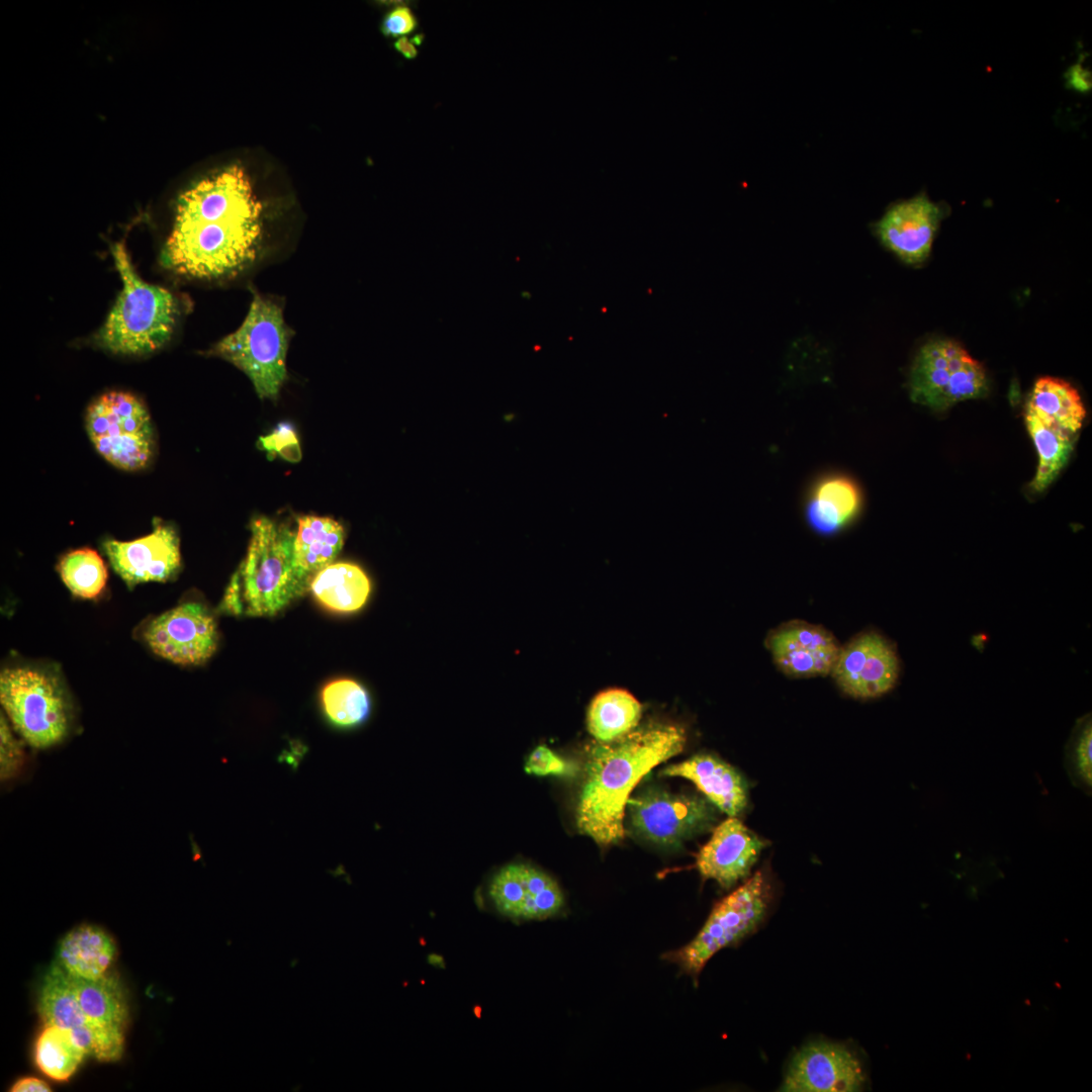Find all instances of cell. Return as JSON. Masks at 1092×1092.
I'll return each instance as SVG.
<instances>
[{
  "instance_id": "cell-1",
  "label": "cell",
  "mask_w": 1092,
  "mask_h": 1092,
  "mask_svg": "<svg viewBox=\"0 0 1092 1092\" xmlns=\"http://www.w3.org/2000/svg\"><path fill=\"white\" fill-rule=\"evenodd\" d=\"M262 244V202L244 168L234 165L180 194L161 262L192 278L230 277L258 260Z\"/></svg>"
},
{
  "instance_id": "cell-2",
  "label": "cell",
  "mask_w": 1092,
  "mask_h": 1092,
  "mask_svg": "<svg viewBox=\"0 0 1092 1092\" xmlns=\"http://www.w3.org/2000/svg\"><path fill=\"white\" fill-rule=\"evenodd\" d=\"M686 732L673 724H649L588 751L578 795V831L601 846L621 841L626 807L635 787L656 765L681 752Z\"/></svg>"
},
{
  "instance_id": "cell-3",
  "label": "cell",
  "mask_w": 1092,
  "mask_h": 1092,
  "mask_svg": "<svg viewBox=\"0 0 1092 1092\" xmlns=\"http://www.w3.org/2000/svg\"><path fill=\"white\" fill-rule=\"evenodd\" d=\"M294 538L288 526L255 518L247 556L233 575L220 608L234 615H274L309 589L295 568Z\"/></svg>"
},
{
  "instance_id": "cell-4",
  "label": "cell",
  "mask_w": 1092,
  "mask_h": 1092,
  "mask_svg": "<svg viewBox=\"0 0 1092 1092\" xmlns=\"http://www.w3.org/2000/svg\"><path fill=\"white\" fill-rule=\"evenodd\" d=\"M122 289L104 324L94 336L104 350L120 355H146L171 338L178 303L166 288L143 280L132 267L122 243L110 247Z\"/></svg>"
},
{
  "instance_id": "cell-5",
  "label": "cell",
  "mask_w": 1092,
  "mask_h": 1092,
  "mask_svg": "<svg viewBox=\"0 0 1092 1092\" xmlns=\"http://www.w3.org/2000/svg\"><path fill=\"white\" fill-rule=\"evenodd\" d=\"M0 703L24 742L48 749L74 727V707L61 677L44 667L15 665L0 673Z\"/></svg>"
},
{
  "instance_id": "cell-6",
  "label": "cell",
  "mask_w": 1092,
  "mask_h": 1092,
  "mask_svg": "<svg viewBox=\"0 0 1092 1092\" xmlns=\"http://www.w3.org/2000/svg\"><path fill=\"white\" fill-rule=\"evenodd\" d=\"M291 335L282 307L254 291L242 325L217 342L208 354L242 370L260 398L275 399L287 378L286 355Z\"/></svg>"
},
{
  "instance_id": "cell-7",
  "label": "cell",
  "mask_w": 1092,
  "mask_h": 1092,
  "mask_svg": "<svg viewBox=\"0 0 1092 1092\" xmlns=\"http://www.w3.org/2000/svg\"><path fill=\"white\" fill-rule=\"evenodd\" d=\"M1024 418L1038 455L1030 487L1041 492L1066 465L1083 427L1086 408L1071 383L1045 376L1034 382L1026 400Z\"/></svg>"
},
{
  "instance_id": "cell-8",
  "label": "cell",
  "mask_w": 1092,
  "mask_h": 1092,
  "mask_svg": "<svg viewBox=\"0 0 1092 1092\" xmlns=\"http://www.w3.org/2000/svg\"><path fill=\"white\" fill-rule=\"evenodd\" d=\"M85 425L95 450L114 467L139 471L151 463L154 427L146 404L134 394L109 391L96 397L87 407Z\"/></svg>"
},
{
  "instance_id": "cell-9",
  "label": "cell",
  "mask_w": 1092,
  "mask_h": 1092,
  "mask_svg": "<svg viewBox=\"0 0 1092 1092\" xmlns=\"http://www.w3.org/2000/svg\"><path fill=\"white\" fill-rule=\"evenodd\" d=\"M770 887L760 871L724 897L713 908L698 934L688 944L663 954L681 972L698 979L708 961L720 949L752 933L764 919Z\"/></svg>"
},
{
  "instance_id": "cell-10",
  "label": "cell",
  "mask_w": 1092,
  "mask_h": 1092,
  "mask_svg": "<svg viewBox=\"0 0 1092 1092\" xmlns=\"http://www.w3.org/2000/svg\"><path fill=\"white\" fill-rule=\"evenodd\" d=\"M989 389L983 365L952 340L928 341L912 362L910 397L932 411L944 412L958 402L983 398Z\"/></svg>"
},
{
  "instance_id": "cell-11",
  "label": "cell",
  "mask_w": 1092,
  "mask_h": 1092,
  "mask_svg": "<svg viewBox=\"0 0 1092 1092\" xmlns=\"http://www.w3.org/2000/svg\"><path fill=\"white\" fill-rule=\"evenodd\" d=\"M629 823L640 837L661 846H676L708 831L717 808L705 797L649 788L629 800Z\"/></svg>"
},
{
  "instance_id": "cell-12",
  "label": "cell",
  "mask_w": 1092,
  "mask_h": 1092,
  "mask_svg": "<svg viewBox=\"0 0 1092 1092\" xmlns=\"http://www.w3.org/2000/svg\"><path fill=\"white\" fill-rule=\"evenodd\" d=\"M151 650L177 664H201L216 650L218 633L209 610L200 603L179 605L153 619L143 632Z\"/></svg>"
},
{
  "instance_id": "cell-13",
  "label": "cell",
  "mask_w": 1092,
  "mask_h": 1092,
  "mask_svg": "<svg viewBox=\"0 0 1092 1092\" xmlns=\"http://www.w3.org/2000/svg\"><path fill=\"white\" fill-rule=\"evenodd\" d=\"M899 671V658L892 644L881 634L867 631L840 647L830 674L847 696L873 699L895 687Z\"/></svg>"
},
{
  "instance_id": "cell-14",
  "label": "cell",
  "mask_w": 1092,
  "mask_h": 1092,
  "mask_svg": "<svg viewBox=\"0 0 1092 1092\" xmlns=\"http://www.w3.org/2000/svg\"><path fill=\"white\" fill-rule=\"evenodd\" d=\"M864 1083L862 1065L851 1051L836 1042L816 1040L793 1057L780 1091L854 1092Z\"/></svg>"
},
{
  "instance_id": "cell-15",
  "label": "cell",
  "mask_w": 1092,
  "mask_h": 1092,
  "mask_svg": "<svg viewBox=\"0 0 1092 1092\" xmlns=\"http://www.w3.org/2000/svg\"><path fill=\"white\" fill-rule=\"evenodd\" d=\"M114 571L128 584L167 581L181 567L178 535L173 526L156 520L152 533L131 540L103 542Z\"/></svg>"
},
{
  "instance_id": "cell-16",
  "label": "cell",
  "mask_w": 1092,
  "mask_h": 1092,
  "mask_svg": "<svg viewBox=\"0 0 1092 1092\" xmlns=\"http://www.w3.org/2000/svg\"><path fill=\"white\" fill-rule=\"evenodd\" d=\"M488 893L498 912L517 919H545L557 914L564 896L557 882L543 871L522 862L502 868Z\"/></svg>"
},
{
  "instance_id": "cell-17",
  "label": "cell",
  "mask_w": 1092,
  "mask_h": 1092,
  "mask_svg": "<svg viewBox=\"0 0 1092 1092\" xmlns=\"http://www.w3.org/2000/svg\"><path fill=\"white\" fill-rule=\"evenodd\" d=\"M70 978L92 1034L91 1055L102 1062L118 1060L123 1052L127 1018L118 978L107 973L94 980Z\"/></svg>"
},
{
  "instance_id": "cell-18",
  "label": "cell",
  "mask_w": 1092,
  "mask_h": 1092,
  "mask_svg": "<svg viewBox=\"0 0 1092 1092\" xmlns=\"http://www.w3.org/2000/svg\"><path fill=\"white\" fill-rule=\"evenodd\" d=\"M765 645L777 666L791 677L830 674L841 647L824 627L798 620L771 630Z\"/></svg>"
},
{
  "instance_id": "cell-19",
  "label": "cell",
  "mask_w": 1092,
  "mask_h": 1092,
  "mask_svg": "<svg viewBox=\"0 0 1092 1092\" xmlns=\"http://www.w3.org/2000/svg\"><path fill=\"white\" fill-rule=\"evenodd\" d=\"M941 207L925 194L891 205L876 222L881 243L903 262L917 265L929 256L942 218Z\"/></svg>"
},
{
  "instance_id": "cell-20",
  "label": "cell",
  "mask_w": 1092,
  "mask_h": 1092,
  "mask_svg": "<svg viewBox=\"0 0 1092 1092\" xmlns=\"http://www.w3.org/2000/svg\"><path fill=\"white\" fill-rule=\"evenodd\" d=\"M766 844L737 817H728L699 850L695 866L703 879L730 889L749 876Z\"/></svg>"
},
{
  "instance_id": "cell-21",
  "label": "cell",
  "mask_w": 1092,
  "mask_h": 1092,
  "mask_svg": "<svg viewBox=\"0 0 1092 1092\" xmlns=\"http://www.w3.org/2000/svg\"><path fill=\"white\" fill-rule=\"evenodd\" d=\"M661 775L691 781L718 810L729 817H737L747 806L748 787L745 780L732 765L716 755H693L664 767Z\"/></svg>"
},
{
  "instance_id": "cell-22",
  "label": "cell",
  "mask_w": 1092,
  "mask_h": 1092,
  "mask_svg": "<svg viewBox=\"0 0 1092 1092\" xmlns=\"http://www.w3.org/2000/svg\"><path fill=\"white\" fill-rule=\"evenodd\" d=\"M862 496L856 482L843 473H827L810 486L805 503V518L817 534L839 533L859 514Z\"/></svg>"
},
{
  "instance_id": "cell-23",
  "label": "cell",
  "mask_w": 1092,
  "mask_h": 1092,
  "mask_svg": "<svg viewBox=\"0 0 1092 1092\" xmlns=\"http://www.w3.org/2000/svg\"><path fill=\"white\" fill-rule=\"evenodd\" d=\"M38 1014L44 1025L70 1030L87 1055L92 1053V1034L70 976L55 961L47 971L38 995Z\"/></svg>"
},
{
  "instance_id": "cell-24",
  "label": "cell",
  "mask_w": 1092,
  "mask_h": 1092,
  "mask_svg": "<svg viewBox=\"0 0 1092 1092\" xmlns=\"http://www.w3.org/2000/svg\"><path fill=\"white\" fill-rule=\"evenodd\" d=\"M115 951L114 941L104 930L83 924L62 938L55 961L72 977L94 980L106 974Z\"/></svg>"
},
{
  "instance_id": "cell-25",
  "label": "cell",
  "mask_w": 1092,
  "mask_h": 1092,
  "mask_svg": "<svg viewBox=\"0 0 1092 1092\" xmlns=\"http://www.w3.org/2000/svg\"><path fill=\"white\" fill-rule=\"evenodd\" d=\"M297 524L295 568L299 578L309 587L312 577L334 563L343 547L344 529L328 517L303 516L297 519Z\"/></svg>"
},
{
  "instance_id": "cell-26",
  "label": "cell",
  "mask_w": 1092,
  "mask_h": 1092,
  "mask_svg": "<svg viewBox=\"0 0 1092 1092\" xmlns=\"http://www.w3.org/2000/svg\"><path fill=\"white\" fill-rule=\"evenodd\" d=\"M315 600L325 608L337 613H353L367 602L370 579L355 563L337 562L318 571L309 584Z\"/></svg>"
},
{
  "instance_id": "cell-27",
  "label": "cell",
  "mask_w": 1092,
  "mask_h": 1092,
  "mask_svg": "<svg viewBox=\"0 0 1092 1092\" xmlns=\"http://www.w3.org/2000/svg\"><path fill=\"white\" fill-rule=\"evenodd\" d=\"M641 717V705L629 692L610 689L599 693L586 715L588 732L600 742L613 741L634 730Z\"/></svg>"
},
{
  "instance_id": "cell-28",
  "label": "cell",
  "mask_w": 1092,
  "mask_h": 1092,
  "mask_svg": "<svg viewBox=\"0 0 1092 1092\" xmlns=\"http://www.w3.org/2000/svg\"><path fill=\"white\" fill-rule=\"evenodd\" d=\"M87 1055L73 1033L58 1025H44L35 1043V1063L50 1078L66 1081Z\"/></svg>"
},
{
  "instance_id": "cell-29",
  "label": "cell",
  "mask_w": 1092,
  "mask_h": 1092,
  "mask_svg": "<svg viewBox=\"0 0 1092 1092\" xmlns=\"http://www.w3.org/2000/svg\"><path fill=\"white\" fill-rule=\"evenodd\" d=\"M321 703L329 722L338 728H353L362 724L371 708L366 689L351 678L328 682L322 690Z\"/></svg>"
},
{
  "instance_id": "cell-30",
  "label": "cell",
  "mask_w": 1092,
  "mask_h": 1092,
  "mask_svg": "<svg viewBox=\"0 0 1092 1092\" xmlns=\"http://www.w3.org/2000/svg\"><path fill=\"white\" fill-rule=\"evenodd\" d=\"M58 570L69 590L82 599L97 598L103 592L108 576L103 559L90 548L66 553L59 561Z\"/></svg>"
},
{
  "instance_id": "cell-31",
  "label": "cell",
  "mask_w": 1092,
  "mask_h": 1092,
  "mask_svg": "<svg viewBox=\"0 0 1092 1092\" xmlns=\"http://www.w3.org/2000/svg\"><path fill=\"white\" fill-rule=\"evenodd\" d=\"M1065 765L1074 786L1091 794L1092 789V721L1091 715L1081 718L1066 747Z\"/></svg>"
},
{
  "instance_id": "cell-32",
  "label": "cell",
  "mask_w": 1092,
  "mask_h": 1092,
  "mask_svg": "<svg viewBox=\"0 0 1092 1092\" xmlns=\"http://www.w3.org/2000/svg\"><path fill=\"white\" fill-rule=\"evenodd\" d=\"M259 445L272 459L276 454L289 462H298L301 458L296 430L289 422L279 423L270 434L260 437Z\"/></svg>"
},
{
  "instance_id": "cell-33",
  "label": "cell",
  "mask_w": 1092,
  "mask_h": 1092,
  "mask_svg": "<svg viewBox=\"0 0 1092 1092\" xmlns=\"http://www.w3.org/2000/svg\"><path fill=\"white\" fill-rule=\"evenodd\" d=\"M24 763L21 742L13 735L7 717L0 718V778L2 782L16 777Z\"/></svg>"
},
{
  "instance_id": "cell-34",
  "label": "cell",
  "mask_w": 1092,
  "mask_h": 1092,
  "mask_svg": "<svg viewBox=\"0 0 1092 1092\" xmlns=\"http://www.w3.org/2000/svg\"><path fill=\"white\" fill-rule=\"evenodd\" d=\"M525 771L539 777L566 776L572 772V767L550 748L539 745L528 756Z\"/></svg>"
},
{
  "instance_id": "cell-35",
  "label": "cell",
  "mask_w": 1092,
  "mask_h": 1092,
  "mask_svg": "<svg viewBox=\"0 0 1092 1092\" xmlns=\"http://www.w3.org/2000/svg\"><path fill=\"white\" fill-rule=\"evenodd\" d=\"M418 19L407 6H397L390 10L383 18L381 31L385 36H404L412 33L418 27Z\"/></svg>"
},
{
  "instance_id": "cell-36",
  "label": "cell",
  "mask_w": 1092,
  "mask_h": 1092,
  "mask_svg": "<svg viewBox=\"0 0 1092 1092\" xmlns=\"http://www.w3.org/2000/svg\"><path fill=\"white\" fill-rule=\"evenodd\" d=\"M1066 79L1067 85L1079 93H1088L1091 91V72L1087 68H1084L1081 63H1076L1069 68L1066 73Z\"/></svg>"
},
{
  "instance_id": "cell-37",
  "label": "cell",
  "mask_w": 1092,
  "mask_h": 1092,
  "mask_svg": "<svg viewBox=\"0 0 1092 1092\" xmlns=\"http://www.w3.org/2000/svg\"><path fill=\"white\" fill-rule=\"evenodd\" d=\"M12 1092L52 1091L49 1084L38 1078L25 1077L17 1080L11 1087Z\"/></svg>"
},
{
  "instance_id": "cell-38",
  "label": "cell",
  "mask_w": 1092,
  "mask_h": 1092,
  "mask_svg": "<svg viewBox=\"0 0 1092 1092\" xmlns=\"http://www.w3.org/2000/svg\"><path fill=\"white\" fill-rule=\"evenodd\" d=\"M394 49L407 60H413L418 56V50L406 36L399 37L394 42Z\"/></svg>"
},
{
  "instance_id": "cell-39",
  "label": "cell",
  "mask_w": 1092,
  "mask_h": 1092,
  "mask_svg": "<svg viewBox=\"0 0 1092 1092\" xmlns=\"http://www.w3.org/2000/svg\"><path fill=\"white\" fill-rule=\"evenodd\" d=\"M429 962L436 966H443V959L435 954L429 957Z\"/></svg>"
},
{
  "instance_id": "cell-40",
  "label": "cell",
  "mask_w": 1092,
  "mask_h": 1092,
  "mask_svg": "<svg viewBox=\"0 0 1092 1092\" xmlns=\"http://www.w3.org/2000/svg\"><path fill=\"white\" fill-rule=\"evenodd\" d=\"M424 38H425V35L422 33V34H417V35L413 36V38L411 40H412V42L414 44L420 46V44H422Z\"/></svg>"
}]
</instances>
